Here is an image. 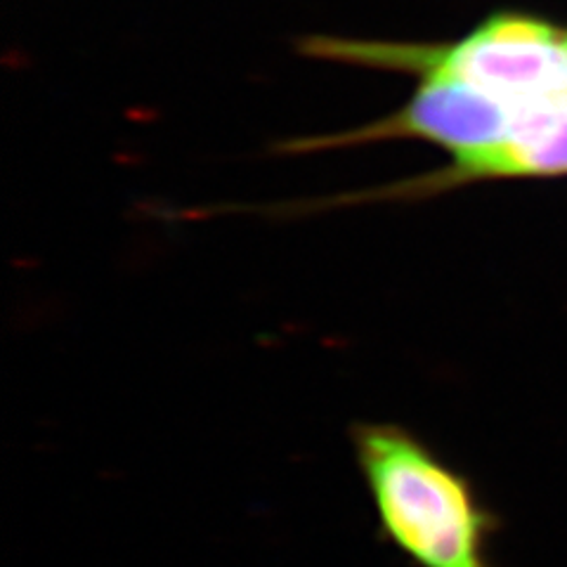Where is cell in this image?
I'll use <instances>...</instances> for the list:
<instances>
[{
    "label": "cell",
    "mask_w": 567,
    "mask_h": 567,
    "mask_svg": "<svg viewBox=\"0 0 567 567\" xmlns=\"http://www.w3.org/2000/svg\"><path fill=\"white\" fill-rule=\"evenodd\" d=\"M352 447L383 535L416 567H494V516L471 481L412 431L358 423Z\"/></svg>",
    "instance_id": "obj_1"
},
{
    "label": "cell",
    "mask_w": 567,
    "mask_h": 567,
    "mask_svg": "<svg viewBox=\"0 0 567 567\" xmlns=\"http://www.w3.org/2000/svg\"><path fill=\"white\" fill-rule=\"evenodd\" d=\"M513 126H516V118L499 100L475 91L473 85L458 79L423 74L419 91L400 112L354 131L293 140L287 142L284 150L322 152L367 145V142L425 140L452 152L454 158H464L502 145Z\"/></svg>",
    "instance_id": "obj_2"
},
{
    "label": "cell",
    "mask_w": 567,
    "mask_h": 567,
    "mask_svg": "<svg viewBox=\"0 0 567 567\" xmlns=\"http://www.w3.org/2000/svg\"><path fill=\"white\" fill-rule=\"evenodd\" d=\"M567 175V91L523 114L511 135L475 156L454 158L435 173L410 177L393 187L329 199L327 204L423 199L468 183L502 181V177H558Z\"/></svg>",
    "instance_id": "obj_3"
}]
</instances>
